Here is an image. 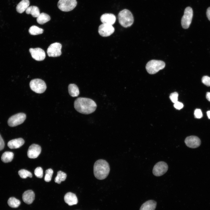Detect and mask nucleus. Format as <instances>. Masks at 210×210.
Returning <instances> with one entry per match:
<instances>
[{
	"label": "nucleus",
	"instance_id": "nucleus-8",
	"mask_svg": "<svg viewBox=\"0 0 210 210\" xmlns=\"http://www.w3.org/2000/svg\"><path fill=\"white\" fill-rule=\"evenodd\" d=\"M26 118V115L25 113H19L10 117L8 120V124L10 127H15L23 123Z\"/></svg>",
	"mask_w": 210,
	"mask_h": 210
},
{
	"label": "nucleus",
	"instance_id": "nucleus-14",
	"mask_svg": "<svg viewBox=\"0 0 210 210\" xmlns=\"http://www.w3.org/2000/svg\"><path fill=\"white\" fill-rule=\"evenodd\" d=\"M41 151V148L38 145L33 144L29 147L27 151L28 157L30 158H37Z\"/></svg>",
	"mask_w": 210,
	"mask_h": 210
},
{
	"label": "nucleus",
	"instance_id": "nucleus-32",
	"mask_svg": "<svg viewBox=\"0 0 210 210\" xmlns=\"http://www.w3.org/2000/svg\"><path fill=\"white\" fill-rule=\"evenodd\" d=\"M202 83L207 86H210V77L208 76H204L202 79Z\"/></svg>",
	"mask_w": 210,
	"mask_h": 210
},
{
	"label": "nucleus",
	"instance_id": "nucleus-15",
	"mask_svg": "<svg viewBox=\"0 0 210 210\" xmlns=\"http://www.w3.org/2000/svg\"><path fill=\"white\" fill-rule=\"evenodd\" d=\"M100 20L103 23L112 25L115 23L116 18L113 14L106 13L101 16Z\"/></svg>",
	"mask_w": 210,
	"mask_h": 210
},
{
	"label": "nucleus",
	"instance_id": "nucleus-19",
	"mask_svg": "<svg viewBox=\"0 0 210 210\" xmlns=\"http://www.w3.org/2000/svg\"><path fill=\"white\" fill-rule=\"evenodd\" d=\"M30 4L29 0H22L17 5L16 7L17 11L21 13L26 10Z\"/></svg>",
	"mask_w": 210,
	"mask_h": 210
},
{
	"label": "nucleus",
	"instance_id": "nucleus-11",
	"mask_svg": "<svg viewBox=\"0 0 210 210\" xmlns=\"http://www.w3.org/2000/svg\"><path fill=\"white\" fill-rule=\"evenodd\" d=\"M115 29L112 25L103 23L98 28L99 34L103 37H107L112 34L114 32Z\"/></svg>",
	"mask_w": 210,
	"mask_h": 210
},
{
	"label": "nucleus",
	"instance_id": "nucleus-4",
	"mask_svg": "<svg viewBox=\"0 0 210 210\" xmlns=\"http://www.w3.org/2000/svg\"><path fill=\"white\" fill-rule=\"evenodd\" d=\"M165 65L164 62L162 61L152 60L147 63L146 68L149 74H153L163 69Z\"/></svg>",
	"mask_w": 210,
	"mask_h": 210
},
{
	"label": "nucleus",
	"instance_id": "nucleus-5",
	"mask_svg": "<svg viewBox=\"0 0 210 210\" xmlns=\"http://www.w3.org/2000/svg\"><path fill=\"white\" fill-rule=\"evenodd\" d=\"M31 89L37 93L44 92L46 89V85L45 82L43 80L38 78L32 80L29 83Z\"/></svg>",
	"mask_w": 210,
	"mask_h": 210
},
{
	"label": "nucleus",
	"instance_id": "nucleus-34",
	"mask_svg": "<svg viewBox=\"0 0 210 210\" xmlns=\"http://www.w3.org/2000/svg\"><path fill=\"white\" fill-rule=\"evenodd\" d=\"M174 106L176 109L180 110L183 108V104L181 102L177 101L174 103Z\"/></svg>",
	"mask_w": 210,
	"mask_h": 210
},
{
	"label": "nucleus",
	"instance_id": "nucleus-22",
	"mask_svg": "<svg viewBox=\"0 0 210 210\" xmlns=\"http://www.w3.org/2000/svg\"><path fill=\"white\" fill-rule=\"evenodd\" d=\"M26 13L28 14H31L34 17L37 18L40 14L38 8L33 6L28 7L26 10Z\"/></svg>",
	"mask_w": 210,
	"mask_h": 210
},
{
	"label": "nucleus",
	"instance_id": "nucleus-7",
	"mask_svg": "<svg viewBox=\"0 0 210 210\" xmlns=\"http://www.w3.org/2000/svg\"><path fill=\"white\" fill-rule=\"evenodd\" d=\"M77 4L76 0H59L57 6L62 11L68 12L73 10Z\"/></svg>",
	"mask_w": 210,
	"mask_h": 210
},
{
	"label": "nucleus",
	"instance_id": "nucleus-10",
	"mask_svg": "<svg viewBox=\"0 0 210 210\" xmlns=\"http://www.w3.org/2000/svg\"><path fill=\"white\" fill-rule=\"evenodd\" d=\"M61 44L59 43L55 42L51 44L47 50L48 55L50 57H57L61 55Z\"/></svg>",
	"mask_w": 210,
	"mask_h": 210
},
{
	"label": "nucleus",
	"instance_id": "nucleus-18",
	"mask_svg": "<svg viewBox=\"0 0 210 210\" xmlns=\"http://www.w3.org/2000/svg\"><path fill=\"white\" fill-rule=\"evenodd\" d=\"M24 143V140L22 138L16 139L8 141V146L11 149L18 148L22 146Z\"/></svg>",
	"mask_w": 210,
	"mask_h": 210
},
{
	"label": "nucleus",
	"instance_id": "nucleus-17",
	"mask_svg": "<svg viewBox=\"0 0 210 210\" xmlns=\"http://www.w3.org/2000/svg\"><path fill=\"white\" fill-rule=\"evenodd\" d=\"M65 202L69 206L76 204L78 202L76 195L72 192L67 193L64 196Z\"/></svg>",
	"mask_w": 210,
	"mask_h": 210
},
{
	"label": "nucleus",
	"instance_id": "nucleus-6",
	"mask_svg": "<svg viewBox=\"0 0 210 210\" xmlns=\"http://www.w3.org/2000/svg\"><path fill=\"white\" fill-rule=\"evenodd\" d=\"M193 15L192 8L190 7H186L181 20V24L183 28L187 29L189 27L192 22Z\"/></svg>",
	"mask_w": 210,
	"mask_h": 210
},
{
	"label": "nucleus",
	"instance_id": "nucleus-38",
	"mask_svg": "<svg viewBox=\"0 0 210 210\" xmlns=\"http://www.w3.org/2000/svg\"><path fill=\"white\" fill-rule=\"evenodd\" d=\"M206 114L208 118L210 119V111H207Z\"/></svg>",
	"mask_w": 210,
	"mask_h": 210
},
{
	"label": "nucleus",
	"instance_id": "nucleus-28",
	"mask_svg": "<svg viewBox=\"0 0 210 210\" xmlns=\"http://www.w3.org/2000/svg\"><path fill=\"white\" fill-rule=\"evenodd\" d=\"M18 173L20 177L23 178H26L28 177L32 178V176L31 172L24 169L20 170L18 171Z\"/></svg>",
	"mask_w": 210,
	"mask_h": 210
},
{
	"label": "nucleus",
	"instance_id": "nucleus-30",
	"mask_svg": "<svg viewBox=\"0 0 210 210\" xmlns=\"http://www.w3.org/2000/svg\"><path fill=\"white\" fill-rule=\"evenodd\" d=\"M34 174L38 178H41L43 176V170L41 167H37L34 170Z\"/></svg>",
	"mask_w": 210,
	"mask_h": 210
},
{
	"label": "nucleus",
	"instance_id": "nucleus-21",
	"mask_svg": "<svg viewBox=\"0 0 210 210\" xmlns=\"http://www.w3.org/2000/svg\"><path fill=\"white\" fill-rule=\"evenodd\" d=\"M68 92L70 95L74 97H77L79 94V89L77 85L74 84H70L68 87Z\"/></svg>",
	"mask_w": 210,
	"mask_h": 210
},
{
	"label": "nucleus",
	"instance_id": "nucleus-31",
	"mask_svg": "<svg viewBox=\"0 0 210 210\" xmlns=\"http://www.w3.org/2000/svg\"><path fill=\"white\" fill-rule=\"evenodd\" d=\"M178 93L176 92H174L170 94L169 98L172 102L174 103L178 101Z\"/></svg>",
	"mask_w": 210,
	"mask_h": 210
},
{
	"label": "nucleus",
	"instance_id": "nucleus-13",
	"mask_svg": "<svg viewBox=\"0 0 210 210\" xmlns=\"http://www.w3.org/2000/svg\"><path fill=\"white\" fill-rule=\"evenodd\" d=\"M185 142L188 147L191 148H195L200 145L201 141L197 136H191L186 138Z\"/></svg>",
	"mask_w": 210,
	"mask_h": 210
},
{
	"label": "nucleus",
	"instance_id": "nucleus-2",
	"mask_svg": "<svg viewBox=\"0 0 210 210\" xmlns=\"http://www.w3.org/2000/svg\"><path fill=\"white\" fill-rule=\"evenodd\" d=\"M93 169L95 177L101 180L107 177L110 170L108 163L106 161L102 159L99 160L95 162Z\"/></svg>",
	"mask_w": 210,
	"mask_h": 210
},
{
	"label": "nucleus",
	"instance_id": "nucleus-36",
	"mask_svg": "<svg viewBox=\"0 0 210 210\" xmlns=\"http://www.w3.org/2000/svg\"><path fill=\"white\" fill-rule=\"evenodd\" d=\"M206 14L208 20L210 21V7L207 8Z\"/></svg>",
	"mask_w": 210,
	"mask_h": 210
},
{
	"label": "nucleus",
	"instance_id": "nucleus-33",
	"mask_svg": "<svg viewBox=\"0 0 210 210\" xmlns=\"http://www.w3.org/2000/svg\"><path fill=\"white\" fill-rule=\"evenodd\" d=\"M194 115L195 117L196 118L200 119L203 116V114L201 109H196L194 111Z\"/></svg>",
	"mask_w": 210,
	"mask_h": 210
},
{
	"label": "nucleus",
	"instance_id": "nucleus-23",
	"mask_svg": "<svg viewBox=\"0 0 210 210\" xmlns=\"http://www.w3.org/2000/svg\"><path fill=\"white\" fill-rule=\"evenodd\" d=\"M50 20V18L49 15L45 13H40L37 17L36 20L38 23L43 24L48 22Z\"/></svg>",
	"mask_w": 210,
	"mask_h": 210
},
{
	"label": "nucleus",
	"instance_id": "nucleus-25",
	"mask_svg": "<svg viewBox=\"0 0 210 210\" xmlns=\"http://www.w3.org/2000/svg\"><path fill=\"white\" fill-rule=\"evenodd\" d=\"M43 30L41 28L35 25H33L29 29V32L32 35H37L42 34L43 33Z\"/></svg>",
	"mask_w": 210,
	"mask_h": 210
},
{
	"label": "nucleus",
	"instance_id": "nucleus-37",
	"mask_svg": "<svg viewBox=\"0 0 210 210\" xmlns=\"http://www.w3.org/2000/svg\"><path fill=\"white\" fill-rule=\"evenodd\" d=\"M206 98L210 102V92H207L206 94Z\"/></svg>",
	"mask_w": 210,
	"mask_h": 210
},
{
	"label": "nucleus",
	"instance_id": "nucleus-20",
	"mask_svg": "<svg viewBox=\"0 0 210 210\" xmlns=\"http://www.w3.org/2000/svg\"><path fill=\"white\" fill-rule=\"evenodd\" d=\"M156 202L153 200H149L144 203L141 206L140 210H155Z\"/></svg>",
	"mask_w": 210,
	"mask_h": 210
},
{
	"label": "nucleus",
	"instance_id": "nucleus-3",
	"mask_svg": "<svg viewBox=\"0 0 210 210\" xmlns=\"http://www.w3.org/2000/svg\"><path fill=\"white\" fill-rule=\"evenodd\" d=\"M118 19L120 24L124 27L131 26L134 22L132 14L129 10L124 9L120 12L118 14Z\"/></svg>",
	"mask_w": 210,
	"mask_h": 210
},
{
	"label": "nucleus",
	"instance_id": "nucleus-1",
	"mask_svg": "<svg viewBox=\"0 0 210 210\" xmlns=\"http://www.w3.org/2000/svg\"><path fill=\"white\" fill-rule=\"evenodd\" d=\"M74 107L80 113L88 114L94 112L97 105L95 102L88 98L80 97L74 101Z\"/></svg>",
	"mask_w": 210,
	"mask_h": 210
},
{
	"label": "nucleus",
	"instance_id": "nucleus-9",
	"mask_svg": "<svg viewBox=\"0 0 210 210\" xmlns=\"http://www.w3.org/2000/svg\"><path fill=\"white\" fill-rule=\"evenodd\" d=\"M168 167V165L165 162H159L154 166L153 170V173L155 176H161L167 172Z\"/></svg>",
	"mask_w": 210,
	"mask_h": 210
},
{
	"label": "nucleus",
	"instance_id": "nucleus-29",
	"mask_svg": "<svg viewBox=\"0 0 210 210\" xmlns=\"http://www.w3.org/2000/svg\"><path fill=\"white\" fill-rule=\"evenodd\" d=\"M53 172V171L51 169H49L46 170L44 178L45 181L49 182L51 181Z\"/></svg>",
	"mask_w": 210,
	"mask_h": 210
},
{
	"label": "nucleus",
	"instance_id": "nucleus-16",
	"mask_svg": "<svg viewBox=\"0 0 210 210\" xmlns=\"http://www.w3.org/2000/svg\"><path fill=\"white\" fill-rule=\"evenodd\" d=\"M22 198L23 201L27 204H32L35 198V194L32 190L25 191L23 194Z\"/></svg>",
	"mask_w": 210,
	"mask_h": 210
},
{
	"label": "nucleus",
	"instance_id": "nucleus-35",
	"mask_svg": "<svg viewBox=\"0 0 210 210\" xmlns=\"http://www.w3.org/2000/svg\"><path fill=\"white\" fill-rule=\"evenodd\" d=\"M4 147V141L0 134V151L2 150Z\"/></svg>",
	"mask_w": 210,
	"mask_h": 210
},
{
	"label": "nucleus",
	"instance_id": "nucleus-27",
	"mask_svg": "<svg viewBox=\"0 0 210 210\" xmlns=\"http://www.w3.org/2000/svg\"><path fill=\"white\" fill-rule=\"evenodd\" d=\"M66 174L65 173L60 171L58 172L57 176L55 178V181L60 184L62 181H65L66 177Z\"/></svg>",
	"mask_w": 210,
	"mask_h": 210
},
{
	"label": "nucleus",
	"instance_id": "nucleus-26",
	"mask_svg": "<svg viewBox=\"0 0 210 210\" xmlns=\"http://www.w3.org/2000/svg\"><path fill=\"white\" fill-rule=\"evenodd\" d=\"M19 200L13 197H10L8 201V204L10 207L13 208L18 207L20 204Z\"/></svg>",
	"mask_w": 210,
	"mask_h": 210
},
{
	"label": "nucleus",
	"instance_id": "nucleus-12",
	"mask_svg": "<svg viewBox=\"0 0 210 210\" xmlns=\"http://www.w3.org/2000/svg\"><path fill=\"white\" fill-rule=\"evenodd\" d=\"M29 51L32 57L36 61H42L45 58V52L41 48H30L29 49Z\"/></svg>",
	"mask_w": 210,
	"mask_h": 210
},
{
	"label": "nucleus",
	"instance_id": "nucleus-24",
	"mask_svg": "<svg viewBox=\"0 0 210 210\" xmlns=\"http://www.w3.org/2000/svg\"><path fill=\"white\" fill-rule=\"evenodd\" d=\"M14 157L13 153L9 151H6L4 152L1 157L2 161L6 163L11 162L13 160Z\"/></svg>",
	"mask_w": 210,
	"mask_h": 210
}]
</instances>
